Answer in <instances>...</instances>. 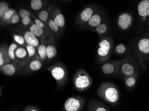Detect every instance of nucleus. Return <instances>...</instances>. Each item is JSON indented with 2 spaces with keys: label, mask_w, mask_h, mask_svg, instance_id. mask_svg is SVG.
Segmentation results:
<instances>
[{
  "label": "nucleus",
  "mask_w": 149,
  "mask_h": 111,
  "mask_svg": "<svg viewBox=\"0 0 149 111\" xmlns=\"http://www.w3.org/2000/svg\"><path fill=\"white\" fill-rule=\"evenodd\" d=\"M114 44V41L111 37L100 38L97 53V60L99 64H102L110 60L113 50Z\"/></svg>",
  "instance_id": "nucleus-3"
},
{
  "label": "nucleus",
  "mask_w": 149,
  "mask_h": 111,
  "mask_svg": "<svg viewBox=\"0 0 149 111\" xmlns=\"http://www.w3.org/2000/svg\"><path fill=\"white\" fill-rule=\"evenodd\" d=\"M42 65L41 61L36 58L32 60L24 69H25L26 72L37 71L41 69Z\"/></svg>",
  "instance_id": "nucleus-19"
},
{
  "label": "nucleus",
  "mask_w": 149,
  "mask_h": 111,
  "mask_svg": "<svg viewBox=\"0 0 149 111\" xmlns=\"http://www.w3.org/2000/svg\"><path fill=\"white\" fill-rule=\"evenodd\" d=\"M13 39L16 43L18 45L22 46H24L27 45L24 36L22 35L18 34H13Z\"/></svg>",
  "instance_id": "nucleus-29"
},
{
  "label": "nucleus",
  "mask_w": 149,
  "mask_h": 111,
  "mask_svg": "<svg viewBox=\"0 0 149 111\" xmlns=\"http://www.w3.org/2000/svg\"><path fill=\"white\" fill-rule=\"evenodd\" d=\"M73 83L74 88L79 92H82L92 86L93 80L85 70L80 68L74 75Z\"/></svg>",
  "instance_id": "nucleus-5"
},
{
  "label": "nucleus",
  "mask_w": 149,
  "mask_h": 111,
  "mask_svg": "<svg viewBox=\"0 0 149 111\" xmlns=\"http://www.w3.org/2000/svg\"><path fill=\"white\" fill-rule=\"evenodd\" d=\"M47 70L56 82L58 86L64 85L67 82L68 73L66 67L62 63H57L48 67Z\"/></svg>",
  "instance_id": "nucleus-6"
},
{
  "label": "nucleus",
  "mask_w": 149,
  "mask_h": 111,
  "mask_svg": "<svg viewBox=\"0 0 149 111\" xmlns=\"http://www.w3.org/2000/svg\"><path fill=\"white\" fill-rule=\"evenodd\" d=\"M47 26L50 30L54 32V33H58L59 32L60 30V28L57 25V24L55 23V21L52 18H50L48 20L47 22Z\"/></svg>",
  "instance_id": "nucleus-31"
},
{
  "label": "nucleus",
  "mask_w": 149,
  "mask_h": 111,
  "mask_svg": "<svg viewBox=\"0 0 149 111\" xmlns=\"http://www.w3.org/2000/svg\"><path fill=\"white\" fill-rule=\"evenodd\" d=\"M17 12L15 9L10 8L9 10L5 13L2 19H1V21H2L3 23H5V24H10V22L12 17Z\"/></svg>",
  "instance_id": "nucleus-27"
},
{
  "label": "nucleus",
  "mask_w": 149,
  "mask_h": 111,
  "mask_svg": "<svg viewBox=\"0 0 149 111\" xmlns=\"http://www.w3.org/2000/svg\"><path fill=\"white\" fill-rule=\"evenodd\" d=\"M134 21V15L129 12H123L118 16L116 20V25L120 31H125L129 30Z\"/></svg>",
  "instance_id": "nucleus-8"
},
{
  "label": "nucleus",
  "mask_w": 149,
  "mask_h": 111,
  "mask_svg": "<svg viewBox=\"0 0 149 111\" xmlns=\"http://www.w3.org/2000/svg\"><path fill=\"white\" fill-rule=\"evenodd\" d=\"M110 27L111 26L110 22L105 20L103 22L99 25L94 30L97 34L101 37V38L109 36L107 35L110 32Z\"/></svg>",
  "instance_id": "nucleus-15"
},
{
  "label": "nucleus",
  "mask_w": 149,
  "mask_h": 111,
  "mask_svg": "<svg viewBox=\"0 0 149 111\" xmlns=\"http://www.w3.org/2000/svg\"><path fill=\"white\" fill-rule=\"evenodd\" d=\"M97 94L100 98L112 106L118 105L121 99L119 88L111 82L102 83L99 86Z\"/></svg>",
  "instance_id": "nucleus-1"
},
{
  "label": "nucleus",
  "mask_w": 149,
  "mask_h": 111,
  "mask_svg": "<svg viewBox=\"0 0 149 111\" xmlns=\"http://www.w3.org/2000/svg\"><path fill=\"white\" fill-rule=\"evenodd\" d=\"M105 19L104 12L98 9L84 27L87 29L94 30L99 25L103 22L105 21Z\"/></svg>",
  "instance_id": "nucleus-11"
},
{
  "label": "nucleus",
  "mask_w": 149,
  "mask_h": 111,
  "mask_svg": "<svg viewBox=\"0 0 149 111\" xmlns=\"http://www.w3.org/2000/svg\"><path fill=\"white\" fill-rule=\"evenodd\" d=\"M21 17L19 16L18 13L17 12L12 17L10 21V24H16L18 23V22L20 21V18Z\"/></svg>",
  "instance_id": "nucleus-36"
},
{
  "label": "nucleus",
  "mask_w": 149,
  "mask_h": 111,
  "mask_svg": "<svg viewBox=\"0 0 149 111\" xmlns=\"http://www.w3.org/2000/svg\"><path fill=\"white\" fill-rule=\"evenodd\" d=\"M29 30L38 38L43 37L45 34V30L37 26L35 23H33L31 25Z\"/></svg>",
  "instance_id": "nucleus-24"
},
{
  "label": "nucleus",
  "mask_w": 149,
  "mask_h": 111,
  "mask_svg": "<svg viewBox=\"0 0 149 111\" xmlns=\"http://www.w3.org/2000/svg\"><path fill=\"white\" fill-rule=\"evenodd\" d=\"M21 68H22L17 63L13 62L5 64L1 67V70L6 76H12L18 72Z\"/></svg>",
  "instance_id": "nucleus-13"
},
{
  "label": "nucleus",
  "mask_w": 149,
  "mask_h": 111,
  "mask_svg": "<svg viewBox=\"0 0 149 111\" xmlns=\"http://www.w3.org/2000/svg\"><path fill=\"white\" fill-rule=\"evenodd\" d=\"M11 61L8 55L7 47H1L0 50V67H1L5 64L11 63Z\"/></svg>",
  "instance_id": "nucleus-21"
},
{
  "label": "nucleus",
  "mask_w": 149,
  "mask_h": 111,
  "mask_svg": "<svg viewBox=\"0 0 149 111\" xmlns=\"http://www.w3.org/2000/svg\"><path fill=\"white\" fill-rule=\"evenodd\" d=\"M38 18L41 21L47 26V22L49 19L48 11L46 10L41 11L38 13Z\"/></svg>",
  "instance_id": "nucleus-28"
},
{
  "label": "nucleus",
  "mask_w": 149,
  "mask_h": 111,
  "mask_svg": "<svg viewBox=\"0 0 149 111\" xmlns=\"http://www.w3.org/2000/svg\"><path fill=\"white\" fill-rule=\"evenodd\" d=\"M15 56L17 61V63L20 61H22V62L21 65L22 68L24 66V64L25 62V59H26L28 57V52L27 51L26 48L24 46H19L16 50L15 52Z\"/></svg>",
  "instance_id": "nucleus-18"
},
{
  "label": "nucleus",
  "mask_w": 149,
  "mask_h": 111,
  "mask_svg": "<svg viewBox=\"0 0 149 111\" xmlns=\"http://www.w3.org/2000/svg\"><path fill=\"white\" fill-rule=\"evenodd\" d=\"M23 111H41V110L36 106L27 105L24 108Z\"/></svg>",
  "instance_id": "nucleus-37"
},
{
  "label": "nucleus",
  "mask_w": 149,
  "mask_h": 111,
  "mask_svg": "<svg viewBox=\"0 0 149 111\" xmlns=\"http://www.w3.org/2000/svg\"><path fill=\"white\" fill-rule=\"evenodd\" d=\"M23 36L26 45L33 46L37 49L40 44L39 40L36 36L29 30L25 31L24 32Z\"/></svg>",
  "instance_id": "nucleus-17"
},
{
  "label": "nucleus",
  "mask_w": 149,
  "mask_h": 111,
  "mask_svg": "<svg viewBox=\"0 0 149 111\" xmlns=\"http://www.w3.org/2000/svg\"><path fill=\"white\" fill-rule=\"evenodd\" d=\"M34 23H35L37 26H38L39 27L43 29L44 30H48V28L49 27H48V26L46 25V24H44L42 21H41L38 18H35V21H34Z\"/></svg>",
  "instance_id": "nucleus-34"
},
{
  "label": "nucleus",
  "mask_w": 149,
  "mask_h": 111,
  "mask_svg": "<svg viewBox=\"0 0 149 111\" xmlns=\"http://www.w3.org/2000/svg\"><path fill=\"white\" fill-rule=\"evenodd\" d=\"M138 77V74H135L132 76H128L124 79L123 81L127 89L132 90L134 88L137 83Z\"/></svg>",
  "instance_id": "nucleus-20"
},
{
  "label": "nucleus",
  "mask_w": 149,
  "mask_h": 111,
  "mask_svg": "<svg viewBox=\"0 0 149 111\" xmlns=\"http://www.w3.org/2000/svg\"><path fill=\"white\" fill-rule=\"evenodd\" d=\"M18 14L21 18H24L26 17H30L31 16V13L30 11L28 10H26V9H22L20 10L19 12H18Z\"/></svg>",
  "instance_id": "nucleus-35"
},
{
  "label": "nucleus",
  "mask_w": 149,
  "mask_h": 111,
  "mask_svg": "<svg viewBox=\"0 0 149 111\" xmlns=\"http://www.w3.org/2000/svg\"><path fill=\"white\" fill-rule=\"evenodd\" d=\"M147 32H148V33H149V27H148V29H147Z\"/></svg>",
  "instance_id": "nucleus-39"
},
{
  "label": "nucleus",
  "mask_w": 149,
  "mask_h": 111,
  "mask_svg": "<svg viewBox=\"0 0 149 111\" xmlns=\"http://www.w3.org/2000/svg\"><path fill=\"white\" fill-rule=\"evenodd\" d=\"M26 48L28 52V57L29 58H31L35 56L36 53V48L35 47L33 46H30V45H27L26 46Z\"/></svg>",
  "instance_id": "nucleus-33"
},
{
  "label": "nucleus",
  "mask_w": 149,
  "mask_h": 111,
  "mask_svg": "<svg viewBox=\"0 0 149 111\" xmlns=\"http://www.w3.org/2000/svg\"><path fill=\"white\" fill-rule=\"evenodd\" d=\"M52 19L60 29H63L65 26V17L58 8H55L53 11Z\"/></svg>",
  "instance_id": "nucleus-16"
},
{
  "label": "nucleus",
  "mask_w": 149,
  "mask_h": 111,
  "mask_svg": "<svg viewBox=\"0 0 149 111\" xmlns=\"http://www.w3.org/2000/svg\"><path fill=\"white\" fill-rule=\"evenodd\" d=\"M134 45L135 58L145 71L149 63V33L146 32L140 37Z\"/></svg>",
  "instance_id": "nucleus-2"
},
{
  "label": "nucleus",
  "mask_w": 149,
  "mask_h": 111,
  "mask_svg": "<svg viewBox=\"0 0 149 111\" xmlns=\"http://www.w3.org/2000/svg\"><path fill=\"white\" fill-rule=\"evenodd\" d=\"M128 48L125 44L120 43L113 48V52L114 55L119 56L125 55L127 53Z\"/></svg>",
  "instance_id": "nucleus-23"
},
{
  "label": "nucleus",
  "mask_w": 149,
  "mask_h": 111,
  "mask_svg": "<svg viewBox=\"0 0 149 111\" xmlns=\"http://www.w3.org/2000/svg\"><path fill=\"white\" fill-rule=\"evenodd\" d=\"M88 111H111L102 102L97 99L91 100L88 105Z\"/></svg>",
  "instance_id": "nucleus-14"
},
{
  "label": "nucleus",
  "mask_w": 149,
  "mask_h": 111,
  "mask_svg": "<svg viewBox=\"0 0 149 111\" xmlns=\"http://www.w3.org/2000/svg\"><path fill=\"white\" fill-rule=\"evenodd\" d=\"M37 59L40 60L41 61H45L47 59V52H46V46L44 43L40 44L37 48Z\"/></svg>",
  "instance_id": "nucleus-22"
},
{
  "label": "nucleus",
  "mask_w": 149,
  "mask_h": 111,
  "mask_svg": "<svg viewBox=\"0 0 149 111\" xmlns=\"http://www.w3.org/2000/svg\"><path fill=\"white\" fill-rule=\"evenodd\" d=\"M98 9L93 6L86 7L78 16L76 20V24L81 26H84Z\"/></svg>",
  "instance_id": "nucleus-10"
},
{
  "label": "nucleus",
  "mask_w": 149,
  "mask_h": 111,
  "mask_svg": "<svg viewBox=\"0 0 149 111\" xmlns=\"http://www.w3.org/2000/svg\"><path fill=\"white\" fill-rule=\"evenodd\" d=\"M9 6L8 3L5 1L0 2V18L2 19L5 13L9 10Z\"/></svg>",
  "instance_id": "nucleus-32"
},
{
  "label": "nucleus",
  "mask_w": 149,
  "mask_h": 111,
  "mask_svg": "<svg viewBox=\"0 0 149 111\" xmlns=\"http://www.w3.org/2000/svg\"><path fill=\"white\" fill-rule=\"evenodd\" d=\"M31 22V19L30 17H26L22 19V23L24 26H28Z\"/></svg>",
  "instance_id": "nucleus-38"
},
{
  "label": "nucleus",
  "mask_w": 149,
  "mask_h": 111,
  "mask_svg": "<svg viewBox=\"0 0 149 111\" xmlns=\"http://www.w3.org/2000/svg\"><path fill=\"white\" fill-rule=\"evenodd\" d=\"M19 45H17L16 43H12L9 46L8 48V53L9 57L10 59L12 61H13L15 63H17V61L16 58L15 56V52L16 50L18 48Z\"/></svg>",
  "instance_id": "nucleus-25"
},
{
  "label": "nucleus",
  "mask_w": 149,
  "mask_h": 111,
  "mask_svg": "<svg viewBox=\"0 0 149 111\" xmlns=\"http://www.w3.org/2000/svg\"><path fill=\"white\" fill-rule=\"evenodd\" d=\"M46 52H47V57L49 60L53 59L57 54V50L55 46L53 45H49L46 46Z\"/></svg>",
  "instance_id": "nucleus-26"
},
{
  "label": "nucleus",
  "mask_w": 149,
  "mask_h": 111,
  "mask_svg": "<svg viewBox=\"0 0 149 111\" xmlns=\"http://www.w3.org/2000/svg\"><path fill=\"white\" fill-rule=\"evenodd\" d=\"M86 101L84 97H71L66 100L62 111H82Z\"/></svg>",
  "instance_id": "nucleus-7"
},
{
  "label": "nucleus",
  "mask_w": 149,
  "mask_h": 111,
  "mask_svg": "<svg viewBox=\"0 0 149 111\" xmlns=\"http://www.w3.org/2000/svg\"><path fill=\"white\" fill-rule=\"evenodd\" d=\"M30 5L31 8L33 10H38L43 6V1L41 0H32Z\"/></svg>",
  "instance_id": "nucleus-30"
},
{
  "label": "nucleus",
  "mask_w": 149,
  "mask_h": 111,
  "mask_svg": "<svg viewBox=\"0 0 149 111\" xmlns=\"http://www.w3.org/2000/svg\"><path fill=\"white\" fill-rule=\"evenodd\" d=\"M139 64L136 58L127 55L121 59L118 77L123 80L125 77L139 73Z\"/></svg>",
  "instance_id": "nucleus-4"
},
{
  "label": "nucleus",
  "mask_w": 149,
  "mask_h": 111,
  "mask_svg": "<svg viewBox=\"0 0 149 111\" xmlns=\"http://www.w3.org/2000/svg\"><path fill=\"white\" fill-rule=\"evenodd\" d=\"M138 15L142 21H146L149 18V0H143L137 6Z\"/></svg>",
  "instance_id": "nucleus-12"
},
{
  "label": "nucleus",
  "mask_w": 149,
  "mask_h": 111,
  "mask_svg": "<svg viewBox=\"0 0 149 111\" xmlns=\"http://www.w3.org/2000/svg\"><path fill=\"white\" fill-rule=\"evenodd\" d=\"M120 63L121 59L105 62L101 66L102 72L107 76H118Z\"/></svg>",
  "instance_id": "nucleus-9"
}]
</instances>
